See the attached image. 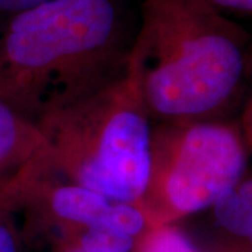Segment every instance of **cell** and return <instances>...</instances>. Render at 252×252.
Here are the masks:
<instances>
[{
  "instance_id": "cell-1",
  "label": "cell",
  "mask_w": 252,
  "mask_h": 252,
  "mask_svg": "<svg viewBox=\"0 0 252 252\" xmlns=\"http://www.w3.org/2000/svg\"><path fill=\"white\" fill-rule=\"evenodd\" d=\"M114 0H54L0 34V101L36 124L99 89L125 64Z\"/></svg>"
},
{
  "instance_id": "cell-2",
  "label": "cell",
  "mask_w": 252,
  "mask_h": 252,
  "mask_svg": "<svg viewBox=\"0 0 252 252\" xmlns=\"http://www.w3.org/2000/svg\"><path fill=\"white\" fill-rule=\"evenodd\" d=\"M125 69L149 117L196 122L225 105L245 72L243 48L203 0H142V20Z\"/></svg>"
},
{
  "instance_id": "cell-3",
  "label": "cell",
  "mask_w": 252,
  "mask_h": 252,
  "mask_svg": "<svg viewBox=\"0 0 252 252\" xmlns=\"http://www.w3.org/2000/svg\"><path fill=\"white\" fill-rule=\"evenodd\" d=\"M139 86L124 67L99 89L35 125L63 178L114 202L139 205L150 175L152 127Z\"/></svg>"
},
{
  "instance_id": "cell-4",
  "label": "cell",
  "mask_w": 252,
  "mask_h": 252,
  "mask_svg": "<svg viewBox=\"0 0 252 252\" xmlns=\"http://www.w3.org/2000/svg\"><path fill=\"white\" fill-rule=\"evenodd\" d=\"M245 162L243 139L230 126L162 124L152 132L150 175L137 206L153 227L167 225L213 206L241 181Z\"/></svg>"
},
{
  "instance_id": "cell-5",
  "label": "cell",
  "mask_w": 252,
  "mask_h": 252,
  "mask_svg": "<svg viewBox=\"0 0 252 252\" xmlns=\"http://www.w3.org/2000/svg\"><path fill=\"white\" fill-rule=\"evenodd\" d=\"M51 175L59 172L44 133L0 101V212L14 192Z\"/></svg>"
},
{
  "instance_id": "cell-6",
  "label": "cell",
  "mask_w": 252,
  "mask_h": 252,
  "mask_svg": "<svg viewBox=\"0 0 252 252\" xmlns=\"http://www.w3.org/2000/svg\"><path fill=\"white\" fill-rule=\"evenodd\" d=\"M215 216L227 231L241 237L252 233V180L238 182L217 199Z\"/></svg>"
},
{
  "instance_id": "cell-7",
  "label": "cell",
  "mask_w": 252,
  "mask_h": 252,
  "mask_svg": "<svg viewBox=\"0 0 252 252\" xmlns=\"http://www.w3.org/2000/svg\"><path fill=\"white\" fill-rule=\"evenodd\" d=\"M79 244L83 252H132L135 247L133 237L105 227H86Z\"/></svg>"
},
{
  "instance_id": "cell-8",
  "label": "cell",
  "mask_w": 252,
  "mask_h": 252,
  "mask_svg": "<svg viewBox=\"0 0 252 252\" xmlns=\"http://www.w3.org/2000/svg\"><path fill=\"white\" fill-rule=\"evenodd\" d=\"M140 252H198L193 245L168 225L153 227L144 238Z\"/></svg>"
},
{
  "instance_id": "cell-9",
  "label": "cell",
  "mask_w": 252,
  "mask_h": 252,
  "mask_svg": "<svg viewBox=\"0 0 252 252\" xmlns=\"http://www.w3.org/2000/svg\"><path fill=\"white\" fill-rule=\"evenodd\" d=\"M48 1H54V0H0V13L16 14L20 11L41 6Z\"/></svg>"
},
{
  "instance_id": "cell-10",
  "label": "cell",
  "mask_w": 252,
  "mask_h": 252,
  "mask_svg": "<svg viewBox=\"0 0 252 252\" xmlns=\"http://www.w3.org/2000/svg\"><path fill=\"white\" fill-rule=\"evenodd\" d=\"M215 10H233L252 13V0H203Z\"/></svg>"
},
{
  "instance_id": "cell-11",
  "label": "cell",
  "mask_w": 252,
  "mask_h": 252,
  "mask_svg": "<svg viewBox=\"0 0 252 252\" xmlns=\"http://www.w3.org/2000/svg\"><path fill=\"white\" fill-rule=\"evenodd\" d=\"M0 252H17L13 237L3 224H0Z\"/></svg>"
},
{
  "instance_id": "cell-12",
  "label": "cell",
  "mask_w": 252,
  "mask_h": 252,
  "mask_svg": "<svg viewBox=\"0 0 252 252\" xmlns=\"http://www.w3.org/2000/svg\"><path fill=\"white\" fill-rule=\"evenodd\" d=\"M244 132H245L247 144L252 147V99L248 104L245 115H244Z\"/></svg>"
},
{
  "instance_id": "cell-13",
  "label": "cell",
  "mask_w": 252,
  "mask_h": 252,
  "mask_svg": "<svg viewBox=\"0 0 252 252\" xmlns=\"http://www.w3.org/2000/svg\"><path fill=\"white\" fill-rule=\"evenodd\" d=\"M248 238L251 240V244H252V233H251V234H250V237H248Z\"/></svg>"
},
{
  "instance_id": "cell-14",
  "label": "cell",
  "mask_w": 252,
  "mask_h": 252,
  "mask_svg": "<svg viewBox=\"0 0 252 252\" xmlns=\"http://www.w3.org/2000/svg\"><path fill=\"white\" fill-rule=\"evenodd\" d=\"M70 252H83V251H79V250H77V251H70Z\"/></svg>"
}]
</instances>
